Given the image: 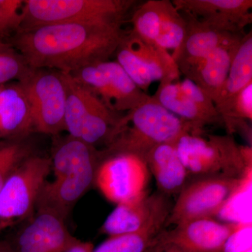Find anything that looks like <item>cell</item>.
<instances>
[{"mask_svg": "<svg viewBox=\"0 0 252 252\" xmlns=\"http://www.w3.org/2000/svg\"><path fill=\"white\" fill-rule=\"evenodd\" d=\"M67 86L64 123L68 135L78 139L83 119L96 97L74 78L63 72Z\"/></svg>", "mask_w": 252, "mask_h": 252, "instance_id": "cell-22", "label": "cell"}, {"mask_svg": "<svg viewBox=\"0 0 252 252\" xmlns=\"http://www.w3.org/2000/svg\"><path fill=\"white\" fill-rule=\"evenodd\" d=\"M28 137L0 140V190L21 164L34 154Z\"/></svg>", "mask_w": 252, "mask_h": 252, "instance_id": "cell-26", "label": "cell"}, {"mask_svg": "<svg viewBox=\"0 0 252 252\" xmlns=\"http://www.w3.org/2000/svg\"><path fill=\"white\" fill-rule=\"evenodd\" d=\"M155 178L159 193L168 197L179 194L188 183L189 174L181 160L175 144H160L144 158Z\"/></svg>", "mask_w": 252, "mask_h": 252, "instance_id": "cell-19", "label": "cell"}, {"mask_svg": "<svg viewBox=\"0 0 252 252\" xmlns=\"http://www.w3.org/2000/svg\"><path fill=\"white\" fill-rule=\"evenodd\" d=\"M185 18L170 0H161L160 31L156 45L166 50H176L183 41L186 31Z\"/></svg>", "mask_w": 252, "mask_h": 252, "instance_id": "cell-24", "label": "cell"}, {"mask_svg": "<svg viewBox=\"0 0 252 252\" xmlns=\"http://www.w3.org/2000/svg\"><path fill=\"white\" fill-rule=\"evenodd\" d=\"M245 35V33L235 34L223 41L187 77L196 84L214 102L223 89L232 61Z\"/></svg>", "mask_w": 252, "mask_h": 252, "instance_id": "cell-18", "label": "cell"}, {"mask_svg": "<svg viewBox=\"0 0 252 252\" xmlns=\"http://www.w3.org/2000/svg\"><path fill=\"white\" fill-rule=\"evenodd\" d=\"M252 223H240L230 235L220 252H246L252 250Z\"/></svg>", "mask_w": 252, "mask_h": 252, "instance_id": "cell-31", "label": "cell"}, {"mask_svg": "<svg viewBox=\"0 0 252 252\" xmlns=\"http://www.w3.org/2000/svg\"><path fill=\"white\" fill-rule=\"evenodd\" d=\"M161 0H148L136 6L130 18L131 32L148 44L156 45L160 31Z\"/></svg>", "mask_w": 252, "mask_h": 252, "instance_id": "cell-23", "label": "cell"}, {"mask_svg": "<svg viewBox=\"0 0 252 252\" xmlns=\"http://www.w3.org/2000/svg\"><path fill=\"white\" fill-rule=\"evenodd\" d=\"M175 147L189 175H222L242 178L252 170V148L240 145L230 135L187 132Z\"/></svg>", "mask_w": 252, "mask_h": 252, "instance_id": "cell-4", "label": "cell"}, {"mask_svg": "<svg viewBox=\"0 0 252 252\" xmlns=\"http://www.w3.org/2000/svg\"><path fill=\"white\" fill-rule=\"evenodd\" d=\"M178 11L222 32L242 34L252 22V0H172Z\"/></svg>", "mask_w": 252, "mask_h": 252, "instance_id": "cell-13", "label": "cell"}, {"mask_svg": "<svg viewBox=\"0 0 252 252\" xmlns=\"http://www.w3.org/2000/svg\"><path fill=\"white\" fill-rule=\"evenodd\" d=\"M0 252H17L15 250L14 245L7 243V242H1L0 243Z\"/></svg>", "mask_w": 252, "mask_h": 252, "instance_id": "cell-34", "label": "cell"}, {"mask_svg": "<svg viewBox=\"0 0 252 252\" xmlns=\"http://www.w3.org/2000/svg\"><path fill=\"white\" fill-rule=\"evenodd\" d=\"M26 222L13 245L17 252H64L77 240L65 220L51 212L35 210Z\"/></svg>", "mask_w": 252, "mask_h": 252, "instance_id": "cell-14", "label": "cell"}, {"mask_svg": "<svg viewBox=\"0 0 252 252\" xmlns=\"http://www.w3.org/2000/svg\"><path fill=\"white\" fill-rule=\"evenodd\" d=\"M181 90L193 101L199 109L211 121L212 124H223L213 100L196 84L185 78L179 81Z\"/></svg>", "mask_w": 252, "mask_h": 252, "instance_id": "cell-30", "label": "cell"}, {"mask_svg": "<svg viewBox=\"0 0 252 252\" xmlns=\"http://www.w3.org/2000/svg\"><path fill=\"white\" fill-rule=\"evenodd\" d=\"M181 14L187 26L185 34L180 47L172 56L180 72L187 78L214 50L235 34L216 31L188 14Z\"/></svg>", "mask_w": 252, "mask_h": 252, "instance_id": "cell-16", "label": "cell"}, {"mask_svg": "<svg viewBox=\"0 0 252 252\" xmlns=\"http://www.w3.org/2000/svg\"><path fill=\"white\" fill-rule=\"evenodd\" d=\"M252 170L244 177L240 187L231 195L218 216L228 220V223H252Z\"/></svg>", "mask_w": 252, "mask_h": 252, "instance_id": "cell-27", "label": "cell"}, {"mask_svg": "<svg viewBox=\"0 0 252 252\" xmlns=\"http://www.w3.org/2000/svg\"><path fill=\"white\" fill-rule=\"evenodd\" d=\"M125 32L122 28L63 23L19 30L8 41L34 69L71 73L109 61Z\"/></svg>", "mask_w": 252, "mask_h": 252, "instance_id": "cell-1", "label": "cell"}, {"mask_svg": "<svg viewBox=\"0 0 252 252\" xmlns=\"http://www.w3.org/2000/svg\"><path fill=\"white\" fill-rule=\"evenodd\" d=\"M94 160L77 169L55 176L43 186L35 210L54 213L65 220L73 207L94 185L100 162Z\"/></svg>", "mask_w": 252, "mask_h": 252, "instance_id": "cell-12", "label": "cell"}, {"mask_svg": "<svg viewBox=\"0 0 252 252\" xmlns=\"http://www.w3.org/2000/svg\"><path fill=\"white\" fill-rule=\"evenodd\" d=\"M245 176L242 178L205 176L188 182L178 194L165 225L176 226L190 220L218 216Z\"/></svg>", "mask_w": 252, "mask_h": 252, "instance_id": "cell-7", "label": "cell"}, {"mask_svg": "<svg viewBox=\"0 0 252 252\" xmlns=\"http://www.w3.org/2000/svg\"><path fill=\"white\" fill-rule=\"evenodd\" d=\"M164 108L189 123L195 133L213 125L211 121L182 90L179 82L160 83L153 95Z\"/></svg>", "mask_w": 252, "mask_h": 252, "instance_id": "cell-21", "label": "cell"}, {"mask_svg": "<svg viewBox=\"0 0 252 252\" xmlns=\"http://www.w3.org/2000/svg\"><path fill=\"white\" fill-rule=\"evenodd\" d=\"M252 83V33L244 36L235 54L220 95L215 102L223 123L237 94Z\"/></svg>", "mask_w": 252, "mask_h": 252, "instance_id": "cell-20", "label": "cell"}, {"mask_svg": "<svg viewBox=\"0 0 252 252\" xmlns=\"http://www.w3.org/2000/svg\"><path fill=\"white\" fill-rule=\"evenodd\" d=\"M167 197L160 193L118 204L104 220L101 231L109 237L131 234L157 224L165 225L170 215Z\"/></svg>", "mask_w": 252, "mask_h": 252, "instance_id": "cell-11", "label": "cell"}, {"mask_svg": "<svg viewBox=\"0 0 252 252\" xmlns=\"http://www.w3.org/2000/svg\"><path fill=\"white\" fill-rule=\"evenodd\" d=\"M240 224L222 223L212 218L199 219L176 225L174 229L159 234L158 238L189 252H220Z\"/></svg>", "mask_w": 252, "mask_h": 252, "instance_id": "cell-15", "label": "cell"}, {"mask_svg": "<svg viewBox=\"0 0 252 252\" xmlns=\"http://www.w3.org/2000/svg\"><path fill=\"white\" fill-rule=\"evenodd\" d=\"M115 55L116 61L145 93L156 81L172 83L180 78V70L168 51L145 42L130 31L124 33Z\"/></svg>", "mask_w": 252, "mask_h": 252, "instance_id": "cell-9", "label": "cell"}, {"mask_svg": "<svg viewBox=\"0 0 252 252\" xmlns=\"http://www.w3.org/2000/svg\"><path fill=\"white\" fill-rule=\"evenodd\" d=\"M163 225H154L137 233L109 237L93 252H145Z\"/></svg>", "mask_w": 252, "mask_h": 252, "instance_id": "cell-25", "label": "cell"}, {"mask_svg": "<svg viewBox=\"0 0 252 252\" xmlns=\"http://www.w3.org/2000/svg\"><path fill=\"white\" fill-rule=\"evenodd\" d=\"M31 69L22 55L9 41L0 39V84L22 80Z\"/></svg>", "mask_w": 252, "mask_h": 252, "instance_id": "cell-28", "label": "cell"}, {"mask_svg": "<svg viewBox=\"0 0 252 252\" xmlns=\"http://www.w3.org/2000/svg\"><path fill=\"white\" fill-rule=\"evenodd\" d=\"M31 107L19 81L0 84V140L32 133Z\"/></svg>", "mask_w": 252, "mask_h": 252, "instance_id": "cell-17", "label": "cell"}, {"mask_svg": "<svg viewBox=\"0 0 252 252\" xmlns=\"http://www.w3.org/2000/svg\"><path fill=\"white\" fill-rule=\"evenodd\" d=\"M190 132L193 129L189 123L164 108L151 96L123 116L114 140L103 152L132 154L144 159L154 147L175 144L182 135Z\"/></svg>", "mask_w": 252, "mask_h": 252, "instance_id": "cell-2", "label": "cell"}, {"mask_svg": "<svg viewBox=\"0 0 252 252\" xmlns=\"http://www.w3.org/2000/svg\"><path fill=\"white\" fill-rule=\"evenodd\" d=\"M51 168L49 157L34 154L10 176L0 190V233L34 215Z\"/></svg>", "mask_w": 252, "mask_h": 252, "instance_id": "cell-5", "label": "cell"}, {"mask_svg": "<svg viewBox=\"0 0 252 252\" xmlns=\"http://www.w3.org/2000/svg\"><path fill=\"white\" fill-rule=\"evenodd\" d=\"M101 154L94 184L106 198L118 205L147 193L149 170L144 159L128 153Z\"/></svg>", "mask_w": 252, "mask_h": 252, "instance_id": "cell-10", "label": "cell"}, {"mask_svg": "<svg viewBox=\"0 0 252 252\" xmlns=\"http://www.w3.org/2000/svg\"><path fill=\"white\" fill-rule=\"evenodd\" d=\"M19 82L29 101L33 132L55 137L65 131L67 86L64 73L31 68Z\"/></svg>", "mask_w": 252, "mask_h": 252, "instance_id": "cell-6", "label": "cell"}, {"mask_svg": "<svg viewBox=\"0 0 252 252\" xmlns=\"http://www.w3.org/2000/svg\"><path fill=\"white\" fill-rule=\"evenodd\" d=\"M138 4L136 0H25L20 30L63 23L122 28Z\"/></svg>", "mask_w": 252, "mask_h": 252, "instance_id": "cell-3", "label": "cell"}, {"mask_svg": "<svg viewBox=\"0 0 252 252\" xmlns=\"http://www.w3.org/2000/svg\"><path fill=\"white\" fill-rule=\"evenodd\" d=\"M246 252H252V250H249V251Z\"/></svg>", "mask_w": 252, "mask_h": 252, "instance_id": "cell-35", "label": "cell"}, {"mask_svg": "<svg viewBox=\"0 0 252 252\" xmlns=\"http://www.w3.org/2000/svg\"><path fill=\"white\" fill-rule=\"evenodd\" d=\"M69 74L115 112H130L151 97L136 85L117 61L89 64Z\"/></svg>", "mask_w": 252, "mask_h": 252, "instance_id": "cell-8", "label": "cell"}, {"mask_svg": "<svg viewBox=\"0 0 252 252\" xmlns=\"http://www.w3.org/2000/svg\"><path fill=\"white\" fill-rule=\"evenodd\" d=\"M145 252H189L173 244L159 240L158 236Z\"/></svg>", "mask_w": 252, "mask_h": 252, "instance_id": "cell-32", "label": "cell"}, {"mask_svg": "<svg viewBox=\"0 0 252 252\" xmlns=\"http://www.w3.org/2000/svg\"><path fill=\"white\" fill-rule=\"evenodd\" d=\"M23 0H0V39L8 40L20 30Z\"/></svg>", "mask_w": 252, "mask_h": 252, "instance_id": "cell-29", "label": "cell"}, {"mask_svg": "<svg viewBox=\"0 0 252 252\" xmlns=\"http://www.w3.org/2000/svg\"><path fill=\"white\" fill-rule=\"evenodd\" d=\"M94 245L89 242H83L77 240L64 252H93Z\"/></svg>", "mask_w": 252, "mask_h": 252, "instance_id": "cell-33", "label": "cell"}]
</instances>
